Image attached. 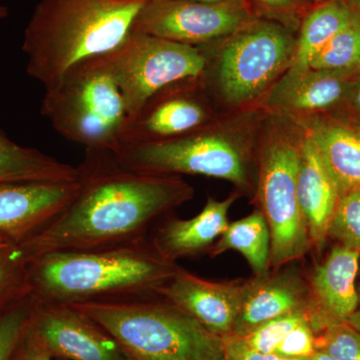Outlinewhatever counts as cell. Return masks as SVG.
I'll return each mask as SVG.
<instances>
[{
  "mask_svg": "<svg viewBox=\"0 0 360 360\" xmlns=\"http://www.w3.org/2000/svg\"><path fill=\"white\" fill-rule=\"evenodd\" d=\"M148 0H39L25 30L26 72L44 86L129 37Z\"/></svg>",
  "mask_w": 360,
  "mask_h": 360,
  "instance_id": "3",
  "label": "cell"
},
{
  "mask_svg": "<svg viewBox=\"0 0 360 360\" xmlns=\"http://www.w3.org/2000/svg\"><path fill=\"white\" fill-rule=\"evenodd\" d=\"M300 146L278 137L262 153L258 200L270 232L269 267L302 259L312 248L297 198Z\"/></svg>",
  "mask_w": 360,
  "mask_h": 360,
  "instance_id": "8",
  "label": "cell"
},
{
  "mask_svg": "<svg viewBox=\"0 0 360 360\" xmlns=\"http://www.w3.org/2000/svg\"><path fill=\"white\" fill-rule=\"evenodd\" d=\"M77 179V167L37 149L20 146L0 130V186L70 184Z\"/></svg>",
  "mask_w": 360,
  "mask_h": 360,
  "instance_id": "20",
  "label": "cell"
},
{
  "mask_svg": "<svg viewBox=\"0 0 360 360\" xmlns=\"http://www.w3.org/2000/svg\"><path fill=\"white\" fill-rule=\"evenodd\" d=\"M359 251L336 245L309 281L311 307L309 321L314 335L345 323L359 307Z\"/></svg>",
  "mask_w": 360,
  "mask_h": 360,
  "instance_id": "13",
  "label": "cell"
},
{
  "mask_svg": "<svg viewBox=\"0 0 360 360\" xmlns=\"http://www.w3.org/2000/svg\"><path fill=\"white\" fill-rule=\"evenodd\" d=\"M176 84L158 91L127 122L120 146L175 139L201 129L208 120L207 111L201 101L176 89Z\"/></svg>",
  "mask_w": 360,
  "mask_h": 360,
  "instance_id": "15",
  "label": "cell"
},
{
  "mask_svg": "<svg viewBox=\"0 0 360 360\" xmlns=\"http://www.w3.org/2000/svg\"><path fill=\"white\" fill-rule=\"evenodd\" d=\"M14 245L13 243H11V241L7 240L6 238H4V236H0V250L2 248H8V246Z\"/></svg>",
  "mask_w": 360,
  "mask_h": 360,
  "instance_id": "36",
  "label": "cell"
},
{
  "mask_svg": "<svg viewBox=\"0 0 360 360\" xmlns=\"http://www.w3.org/2000/svg\"><path fill=\"white\" fill-rule=\"evenodd\" d=\"M40 113L68 141L115 153L129 115L103 56L85 59L44 87Z\"/></svg>",
  "mask_w": 360,
  "mask_h": 360,
  "instance_id": "5",
  "label": "cell"
},
{
  "mask_svg": "<svg viewBox=\"0 0 360 360\" xmlns=\"http://www.w3.org/2000/svg\"><path fill=\"white\" fill-rule=\"evenodd\" d=\"M113 155L122 167L135 172L203 175L227 180L241 189L251 186L245 153L214 132L200 129L175 139L127 144Z\"/></svg>",
  "mask_w": 360,
  "mask_h": 360,
  "instance_id": "7",
  "label": "cell"
},
{
  "mask_svg": "<svg viewBox=\"0 0 360 360\" xmlns=\"http://www.w3.org/2000/svg\"><path fill=\"white\" fill-rule=\"evenodd\" d=\"M238 198L234 193L221 201L208 198L203 210L193 219L167 217L149 238L151 245L161 257L172 262L207 253L215 239L226 231L229 208Z\"/></svg>",
  "mask_w": 360,
  "mask_h": 360,
  "instance_id": "17",
  "label": "cell"
},
{
  "mask_svg": "<svg viewBox=\"0 0 360 360\" xmlns=\"http://www.w3.org/2000/svg\"><path fill=\"white\" fill-rule=\"evenodd\" d=\"M307 136L314 142L340 196L360 189V131L333 122L317 120Z\"/></svg>",
  "mask_w": 360,
  "mask_h": 360,
  "instance_id": "19",
  "label": "cell"
},
{
  "mask_svg": "<svg viewBox=\"0 0 360 360\" xmlns=\"http://www.w3.org/2000/svg\"><path fill=\"white\" fill-rule=\"evenodd\" d=\"M245 290V281H207L180 267L158 295L224 338L233 331Z\"/></svg>",
  "mask_w": 360,
  "mask_h": 360,
  "instance_id": "12",
  "label": "cell"
},
{
  "mask_svg": "<svg viewBox=\"0 0 360 360\" xmlns=\"http://www.w3.org/2000/svg\"><path fill=\"white\" fill-rule=\"evenodd\" d=\"M191 1L219 2L222 1V0H191Z\"/></svg>",
  "mask_w": 360,
  "mask_h": 360,
  "instance_id": "39",
  "label": "cell"
},
{
  "mask_svg": "<svg viewBox=\"0 0 360 360\" xmlns=\"http://www.w3.org/2000/svg\"><path fill=\"white\" fill-rule=\"evenodd\" d=\"M309 360H336L333 356L326 354V352H321V350H316L312 356L309 357Z\"/></svg>",
  "mask_w": 360,
  "mask_h": 360,
  "instance_id": "35",
  "label": "cell"
},
{
  "mask_svg": "<svg viewBox=\"0 0 360 360\" xmlns=\"http://www.w3.org/2000/svg\"><path fill=\"white\" fill-rule=\"evenodd\" d=\"M357 6H359V11H360V0H356Z\"/></svg>",
  "mask_w": 360,
  "mask_h": 360,
  "instance_id": "42",
  "label": "cell"
},
{
  "mask_svg": "<svg viewBox=\"0 0 360 360\" xmlns=\"http://www.w3.org/2000/svg\"><path fill=\"white\" fill-rule=\"evenodd\" d=\"M149 238L89 250L52 251L30 259V291L58 304L158 295L179 271Z\"/></svg>",
  "mask_w": 360,
  "mask_h": 360,
  "instance_id": "2",
  "label": "cell"
},
{
  "mask_svg": "<svg viewBox=\"0 0 360 360\" xmlns=\"http://www.w3.org/2000/svg\"><path fill=\"white\" fill-rule=\"evenodd\" d=\"M357 278H359V283L357 284H359V285L360 286V262H359V277H357Z\"/></svg>",
  "mask_w": 360,
  "mask_h": 360,
  "instance_id": "41",
  "label": "cell"
},
{
  "mask_svg": "<svg viewBox=\"0 0 360 360\" xmlns=\"http://www.w3.org/2000/svg\"><path fill=\"white\" fill-rule=\"evenodd\" d=\"M316 350L336 360H360V333L349 324H335L315 335Z\"/></svg>",
  "mask_w": 360,
  "mask_h": 360,
  "instance_id": "29",
  "label": "cell"
},
{
  "mask_svg": "<svg viewBox=\"0 0 360 360\" xmlns=\"http://www.w3.org/2000/svg\"><path fill=\"white\" fill-rule=\"evenodd\" d=\"M324 1H326V0H324Z\"/></svg>",
  "mask_w": 360,
  "mask_h": 360,
  "instance_id": "43",
  "label": "cell"
},
{
  "mask_svg": "<svg viewBox=\"0 0 360 360\" xmlns=\"http://www.w3.org/2000/svg\"><path fill=\"white\" fill-rule=\"evenodd\" d=\"M103 56L122 92L129 120L168 85L202 77L207 65L200 47L137 32Z\"/></svg>",
  "mask_w": 360,
  "mask_h": 360,
  "instance_id": "6",
  "label": "cell"
},
{
  "mask_svg": "<svg viewBox=\"0 0 360 360\" xmlns=\"http://www.w3.org/2000/svg\"><path fill=\"white\" fill-rule=\"evenodd\" d=\"M295 47L290 32L276 23H246L220 52L217 77L222 96L231 104L257 98L291 65Z\"/></svg>",
  "mask_w": 360,
  "mask_h": 360,
  "instance_id": "9",
  "label": "cell"
},
{
  "mask_svg": "<svg viewBox=\"0 0 360 360\" xmlns=\"http://www.w3.org/2000/svg\"><path fill=\"white\" fill-rule=\"evenodd\" d=\"M9 305V304H7ZM7 305H0V311H1L2 309H6Z\"/></svg>",
  "mask_w": 360,
  "mask_h": 360,
  "instance_id": "40",
  "label": "cell"
},
{
  "mask_svg": "<svg viewBox=\"0 0 360 360\" xmlns=\"http://www.w3.org/2000/svg\"><path fill=\"white\" fill-rule=\"evenodd\" d=\"M70 307L115 336L129 360H225L224 338L160 295Z\"/></svg>",
  "mask_w": 360,
  "mask_h": 360,
  "instance_id": "4",
  "label": "cell"
},
{
  "mask_svg": "<svg viewBox=\"0 0 360 360\" xmlns=\"http://www.w3.org/2000/svg\"><path fill=\"white\" fill-rule=\"evenodd\" d=\"M356 103H357V106H359V110H360V85H359V89H357V92H356Z\"/></svg>",
  "mask_w": 360,
  "mask_h": 360,
  "instance_id": "38",
  "label": "cell"
},
{
  "mask_svg": "<svg viewBox=\"0 0 360 360\" xmlns=\"http://www.w3.org/2000/svg\"><path fill=\"white\" fill-rule=\"evenodd\" d=\"M360 252V189L342 194L328 229V238Z\"/></svg>",
  "mask_w": 360,
  "mask_h": 360,
  "instance_id": "27",
  "label": "cell"
},
{
  "mask_svg": "<svg viewBox=\"0 0 360 360\" xmlns=\"http://www.w3.org/2000/svg\"><path fill=\"white\" fill-rule=\"evenodd\" d=\"M297 198L311 245L315 250H321L328 240L329 224L340 193L307 135L300 144Z\"/></svg>",
  "mask_w": 360,
  "mask_h": 360,
  "instance_id": "18",
  "label": "cell"
},
{
  "mask_svg": "<svg viewBox=\"0 0 360 360\" xmlns=\"http://www.w3.org/2000/svg\"><path fill=\"white\" fill-rule=\"evenodd\" d=\"M77 195L51 224L20 243L28 259L52 251L111 248L148 238L151 225L193 198L179 175L122 167L110 151L86 150Z\"/></svg>",
  "mask_w": 360,
  "mask_h": 360,
  "instance_id": "1",
  "label": "cell"
},
{
  "mask_svg": "<svg viewBox=\"0 0 360 360\" xmlns=\"http://www.w3.org/2000/svg\"><path fill=\"white\" fill-rule=\"evenodd\" d=\"M315 352V335L307 319L283 338L274 354L285 359H309Z\"/></svg>",
  "mask_w": 360,
  "mask_h": 360,
  "instance_id": "30",
  "label": "cell"
},
{
  "mask_svg": "<svg viewBox=\"0 0 360 360\" xmlns=\"http://www.w3.org/2000/svg\"><path fill=\"white\" fill-rule=\"evenodd\" d=\"M258 1L262 2L265 6L270 7V8L283 9L293 6L295 0H258Z\"/></svg>",
  "mask_w": 360,
  "mask_h": 360,
  "instance_id": "33",
  "label": "cell"
},
{
  "mask_svg": "<svg viewBox=\"0 0 360 360\" xmlns=\"http://www.w3.org/2000/svg\"><path fill=\"white\" fill-rule=\"evenodd\" d=\"M311 295L309 283L296 271L285 270L245 281V296L231 335H248L265 322L291 314L309 312Z\"/></svg>",
  "mask_w": 360,
  "mask_h": 360,
  "instance_id": "16",
  "label": "cell"
},
{
  "mask_svg": "<svg viewBox=\"0 0 360 360\" xmlns=\"http://www.w3.org/2000/svg\"><path fill=\"white\" fill-rule=\"evenodd\" d=\"M307 319H309L307 312H291L265 322L241 338H236L243 347L252 352L274 354V349L283 338Z\"/></svg>",
  "mask_w": 360,
  "mask_h": 360,
  "instance_id": "28",
  "label": "cell"
},
{
  "mask_svg": "<svg viewBox=\"0 0 360 360\" xmlns=\"http://www.w3.org/2000/svg\"><path fill=\"white\" fill-rule=\"evenodd\" d=\"M39 300L32 293L23 296L0 311V360H11L25 338Z\"/></svg>",
  "mask_w": 360,
  "mask_h": 360,
  "instance_id": "25",
  "label": "cell"
},
{
  "mask_svg": "<svg viewBox=\"0 0 360 360\" xmlns=\"http://www.w3.org/2000/svg\"><path fill=\"white\" fill-rule=\"evenodd\" d=\"M248 18L241 0H148L132 32L195 46L231 37L248 23Z\"/></svg>",
  "mask_w": 360,
  "mask_h": 360,
  "instance_id": "10",
  "label": "cell"
},
{
  "mask_svg": "<svg viewBox=\"0 0 360 360\" xmlns=\"http://www.w3.org/2000/svg\"><path fill=\"white\" fill-rule=\"evenodd\" d=\"M360 68V13L336 33L310 63L314 70H359Z\"/></svg>",
  "mask_w": 360,
  "mask_h": 360,
  "instance_id": "24",
  "label": "cell"
},
{
  "mask_svg": "<svg viewBox=\"0 0 360 360\" xmlns=\"http://www.w3.org/2000/svg\"><path fill=\"white\" fill-rule=\"evenodd\" d=\"M79 182L0 186V236L20 245L44 229L77 195Z\"/></svg>",
  "mask_w": 360,
  "mask_h": 360,
  "instance_id": "14",
  "label": "cell"
},
{
  "mask_svg": "<svg viewBox=\"0 0 360 360\" xmlns=\"http://www.w3.org/2000/svg\"><path fill=\"white\" fill-rule=\"evenodd\" d=\"M30 330L53 359L129 360L115 336L70 305L39 300Z\"/></svg>",
  "mask_w": 360,
  "mask_h": 360,
  "instance_id": "11",
  "label": "cell"
},
{
  "mask_svg": "<svg viewBox=\"0 0 360 360\" xmlns=\"http://www.w3.org/2000/svg\"><path fill=\"white\" fill-rule=\"evenodd\" d=\"M7 16H8V8L0 4V20H4V18H7Z\"/></svg>",
  "mask_w": 360,
  "mask_h": 360,
  "instance_id": "37",
  "label": "cell"
},
{
  "mask_svg": "<svg viewBox=\"0 0 360 360\" xmlns=\"http://www.w3.org/2000/svg\"><path fill=\"white\" fill-rule=\"evenodd\" d=\"M355 11L345 0H326L303 21L296 42L295 58L284 77H295L309 70L321 49L352 20Z\"/></svg>",
  "mask_w": 360,
  "mask_h": 360,
  "instance_id": "22",
  "label": "cell"
},
{
  "mask_svg": "<svg viewBox=\"0 0 360 360\" xmlns=\"http://www.w3.org/2000/svg\"><path fill=\"white\" fill-rule=\"evenodd\" d=\"M357 288H359V307L352 314V316L347 319V323L349 324L352 328H354L355 330L359 331L360 333V286L357 284Z\"/></svg>",
  "mask_w": 360,
  "mask_h": 360,
  "instance_id": "34",
  "label": "cell"
},
{
  "mask_svg": "<svg viewBox=\"0 0 360 360\" xmlns=\"http://www.w3.org/2000/svg\"><path fill=\"white\" fill-rule=\"evenodd\" d=\"M225 360H309V359H285L274 354H262L243 347L236 338H224Z\"/></svg>",
  "mask_w": 360,
  "mask_h": 360,
  "instance_id": "31",
  "label": "cell"
},
{
  "mask_svg": "<svg viewBox=\"0 0 360 360\" xmlns=\"http://www.w3.org/2000/svg\"><path fill=\"white\" fill-rule=\"evenodd\" d=\"M32 293L30 259L20 245L0 250V305L11 304Z\"/></svg>",
  "mask_w": 360,
  "mask_h": 360,
  "instance_id": "26",
  "label": "cell"
},
{
  "mask_svg": "<svg viewBox=\"0 0 360 360\" xmlns=\"http://www.w3.org/2000/svg\"><path fill=\"white\" fill-rule=\"evenodd\" d=\"M354 70H309L295 77H283L271 103L295 110H317L340 101Z\"/></svg>",
  "mask_w": 360,
  "mask_h": 360,
  "instance_id": "21",
  "label": "cell"
},
{
  "mask_svg": "<svg viewBox=\"0 0 360 360\" xmlns=\"http://www.w3.org/2000/svg\"><path fill=\"white\" fill-rule=\"evenodd\" d=\"M11 360H53V359L28 328L27 333L16 348Z\"/></svg>",
  "mask_w": 360,
  "mask_h": 360,
  "instance_id": "32",
  "label": "cell"
},
{
  "mask_svg": "<svg viewBox=\"0 0 360 360\" xmlns=\"http://www.w3.org/2000/svg\"><path fill=\"white\" fill-rule=\"evenodd\" d=\"M229 250L241 253L255 277L269 274L270 232L262 210H255L245 219L229 224L207 253L215 257Z\"/></svg>",
  "mask_w": 360,
  "mask_h": 360,
  "instance_id": "23",
  "label": "cell"
}]
</instances>
